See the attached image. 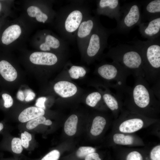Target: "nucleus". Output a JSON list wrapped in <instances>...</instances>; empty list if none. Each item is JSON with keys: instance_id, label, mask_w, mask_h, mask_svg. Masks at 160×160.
Returning <instances> with one entry per match:
<instances>
[{"instance_id": "1", "label": "nucleus", "mask_w": 160, "mask_h": 160, "mask_svg": "<svg viewBox=\"0 0 160 160\" xmlns=\"http://www.w3.org/2000/svg\"><path fill=\"white\" fill-rule=\"evenodd\" d=\"M134 78V85L130 87L123 98V106L130 112L157 119L160 113V100L143 77L138 76Z\"/></svg>"}, {"instance_id": "2", "label": "nucleus", "mask_w": 160, "mask_h": 160, "mask_svg": "<svg viewBox=\"0 0 160 160\" xmlns=\"http://www.w3.org/2000/svg\"><path fill=\"white\" fill-rule=\"evenodd\" d=\"M90 14V7L84 0L73 1L63 6L58 15V28L61 38L69 44L74 43L80 25Z\"/></svg>"}, {"instance_id": "3", "label": "nucleus", "mask_w": 160, "mask_h": 160, "mask_svg": "<svg viewBox=\"0 0 160 160\" xmlns=\"http://www.w3.org/2000/svg\"><path fill=\"white\" fill-rule=\"evenodd\" d=\"M140 51L143 60L144 78L153 85L160 83V38L150 40L131 41Z\"/></svg>"}, {"instance_id": "4", "label": "nucleus", "mask_w": 160, "mask_h": 160, "mask_svg": "<svg viewBox=\"0 0 160 160\" xmlns=\"http://www.w3.org/2000/svg\"><path fill=\"white\" fill-rule=\"evenodd\" d=\"M105 56L119 64L129 75L144 78L143 57L140 51L134 46L118 44L110 48Z\"/></svg>"}, {"instance_id": "5", "label": "nucleus", "mask_w": 160, "mask_h": 160, "mask_svg": "<svg viewBox=\"0 0 160 160\" xmlns=\"http://www.w3.org/2000/svg\"><path fill=\"white\" fill-rule=\"evenodd\" d=\"M98 74L108 81L111 87L116 90L117 94L122 100L128 91L126 80L129 75L119 64L112 61L99 65L97 70Z\"/></svg>"}, {"instance_id": "6", "label": "nucleus", "mask_w": 160, "mask_h": 160, "mask_svg": "<svg viewBox=\"0 0 160 160\" xmlns=\"http://www.w3.org/2000/svg\"><path fill=\"white\" fill-rule=\"evenodd\" d=\"M140 2L134 1L126 3L121 7L117 25L113 29L114 33H128L133 28L142 22Z\"/></svg>"}, {"instance_id": "7", "label": "nucleus", "mask_w": 160, "mask_h": 160, "mask_svg": "<svg viewBox=\"0 0 160 160\" xmlns=\"http://www.w3.org/2000/svg\"><path fill=\"white\" fill-rule=\"evenodd\" d=\"M116 121L114 128L116 132L132 134L156 122L157 119L123 109Z\"/></svg>"}, {"instance_id": "8", "label": "nucleus", "mask_w": 160, "mask_h": 160, "mask_svg": "<svg viewBox=\"0 0 160 160\" xmlns=\"http://www.w3.org/2000/svg\"><path fill=\"white\" fill-rule=\"evenodd\" d=\"M113 33V29L104 27L100 22L92 33L82 53L89 60L97 58L107 47L108 38Z\"/></svg>"}, {"instance_id": "9", "label": "nucleus", "mask_w": 160, "mask_h": 160, "mask_svg": "<svg viewBox=\"0 0 160 160\" xmlns=\"http://www.w3.org/2000/svg\"><path fill=\"white\" fill-rule=\"evenodd\" d=\"M99 16L91 14L82 21L77 31L76 41L80 51L83 52L85 45L93 31L100 23Z\"/></svg>"}, {"instance_id": "10", "label": "nucleus", "mask_w": 160, "mask_h": 160, "mask_svg": "<svg viewBox=\"0 0 160 160\" xmlns=\"http://www.w3.org/2000/svg\"><path fill=\"white\" fill-rule=\"evenodd\" d=\"M95 15H103L117 21L120 15L121 7L118 0H99L96 1Z\"/></svg>"}, {"instance_id": "11", "label": "nucleus", "mask_w": 160, "mask_h": 160, "mask_svg": "<svg viewBox=\"0 0 160 160\" xmlns=\"http://www.w3.org/2000/svg\"><path fill=\"white\" fill-rule=\"evenodd\" d=\"M138 26L141 35L147 40H153L160 38V17L147 22H141Z\"/></svg>"}, {"instance_id": "12", "label": "nucleus", "mask_w": 160, "mask_h": 160, "mask_svg": "<svg viewBox=\"0 0 160 160\" xmlns=\"http://www.w3.org/2000/svg\"><path fill=\"white\" fill-rule=\"evenodd\" d=\"M44 42L40 46V49L49 51L52 49L58 50L64 52L68 49L69 43L62 38H59L49 34L44 33Z\"/></svg>"}, {"instance_id": "13", "label": "nucleus", "mask_w": 160, "mask_h": 160, "mask_svg": "<svg viewBox=\"0 0 160 160\" xmlns=\"http://www.w3.org/2000/svg\"><path fill=\"white\" fill-rule=\"evenodd\" d=\"M143 6L141 22H147L160 17V0H151L140 2Z\"/></svg>"}, {"instance_id": "14", "label": "nucleus", "mask_w": 160, "mask_h": 160, "mask_svg": "<svg viewBox=\"0 0 160 160\" xmlns=\"http://www.w3.org/2000/svg\"><path fill=\"white\" fill-rule=\"evenodd\" d=\"M103 94L102 97L104 103L116 119L123 109V102L121 99L117 94L109 90L106 91Z\"/></svg>"}, {"instance_id": "15", "label": "nucleus", "mask_w": 160, "mask_h": 160, "mask_svg": "<svg viewBox=\"0 0 160 160\" xmlns=\"http://www.w3.org/2000/svg\"><path fill=\"white\" fill-rule=\"evenodd\" d=\"M112 140L116 145L131 147L144 145L140 138L132 134L116 132L113 133Z\"/></svg>"}, {"instance_id": "16", "label": "nucleus", "mask_w": 160, "mask_h": 160, "mask_svg": "<svg viewBox=\"0 0 160 160\" xmlns=\"http://www.w3.org/2000/svg\"><path fill=\"white\" fill-rule=\"evenodd\" d=\"M30 60L32 63L37 65H52L58 61L57 56L52 53L48 52H35L31 55Z\"/></svg>"}, {"instance_id": "17", "label": "nucleus", "mask_w": 160, "mask_h": 160, "mask_svg": "<svg viewBox=\"0 0 160 160\" xmlns=\"http://www.w3.org/2000/svg\"><path fill=\"white\" fill-rule=\"evenodd\" d=\"M55 92L60 97L67 98L74 95L77 88L73 84L67 81H60L56 83L54 87Z\"/></svg>"}, {"instance_id": "18", "label": "nucleus", "mask_w": 160, "mask_h": 160, "mask_svg": "<svg viewBox=\"0 0 160 160\" xmlns=\"http://www.w3.org/2000/svg\"><path fill=\"white\" fill-rule=\"evenodd\" d=\"M21 33L20 26L17 24L10 25L3 32L1 37L2 42L4 44L8 45L18 38Z\"/></svg>"}, {"instance_id": "19", "label": "nucleus", "mask_w": 160, "mask_h": 160, "mask_svg": "<svg viewBox=\"0 0 160 160\" xmlns=\"http://www.w3.org/2000/svg\"><path fill=\"white\" fill-rule=\"evenodd\" d=\"M45 114L43 109L35 107H30L25 109L20 114L18 120L21 122L29 121Z\"/></svg>"}, {"instance_id": "20", "label": "nucleus", "mask_w": 160, "mask_h": 160, "mask_svg": "<svg viewBox=\"0 0 160 160\" xmlns=\"http://www.w3.org/2000/svg\"><path fill=\"white\" fill-rule=\"evenodd\" d=\"M0 73L6 80L14 81L17 77V72L15 68L8 62L2 60L0 62Z\"/></svg>"}, {"instance_id": "21", "label": "nucleus", "mask_w": 160, "mask_h": 160, "mask_svg": "<svg viewBox=\"0 0 160 160\" xmlns=\"http://www.w3.org/2000/svg\"><path fill=\"white\" fill-rule=\"evenodd\" d=\"M106 124L104 117L100 116H96L93 119L90 132L94 136L100 135L103 132Z\"/></svg>"}, {"instance_id": "22", "label": "nucleus", "mask_w": 160, "mask_h": 160, "mask_svg": "<svg viewBox=\"0 0 160 160\" xmlns=\"http://www.w3.org/2000/svg\"><path fill=\"white\" fill-rule=\"evenodd\" d=\"M27 12L29 16L35 17L36 20L39 22L44 23L48 20L49 16L37 7L33 6L29 7L27 9Z\"/></svg>"}, {"instance_id": "23", "label": "nucleus", "mask_w": 160, "mask_h": 160, "mask_svg": "<svg viewBox=\"0 0 160 160\" xmlns=\"http://www.w3.org/2000/svg\"><path fill=\"white\" fill-rule=\"evenodd\" d=\"M78 121V117L75 115H72L68 118L64 127L65 132L67 135L72 136L76 133Z\"/></svg>"}, {"instance_id": "24", "label": "nucleus", "mask_w": 160, "mask_h": 160, "mask_svg": "<svg viewBox=\"0 0 160 160\" xmlns=\"http://www.w3.org/2000/svg\"><path fill=\"white\" fill-rule=\"evenodd\" d=\"M68 71L71 77L74 79L83 77L86 73V70L83 67L75 65H72Z\"/></svg>"}, {"instance_id": "25", "label": "nucleus", "mask_w": 160, "mask_h": 160, "mask_svg": "<svg viewBox=\"0 0 160 160\" xmlns=\"http://www.w3.org/2000/svg\"><path fill=\"white\" fill-rule=\"evenodd\" d=\"M102 97L101 94L98 92H94L89 94L87 97L86 102L91 107L95 106Z\"/></svg>"}, {"instance_id": "26", "label": "nucleus", "mask_w": 160, "mask_h": 160, "mask_svg": "<svg viewBox=\"0 0 160 160\" xmlns=\"http://www.w3.org/2000/svg\"><path fill=\"white\" fill-rule=\"evenodd\" d=\"M95 148L92 147L82 146L78 149L76 152V155L79 158H84L89 154L95 152Z\"/></svg>"}, {"instance_id": "27", "label": "nucleus", "mask_w": 160, "mask_h": 160, "mask_svg": "<svg viewBox=\"0 0 160 160\" xmlns=\"http://www.w3.org/2000/svg\"><path fill=\"white\" fill-rule=\"evenodd\" d=\"M46 120L45 117L41 116L29 121L26 124V127L28 129H34L39 124H43Z\"/></svg>"}, {"instance_id": "28", "label": "nucleus", "mask_w": 160, "mask_h": 160, "mask_svg": "<svg viewBox=\"0 0 160 160\" xmlns=\"http://www.w3.org/2000/svg\"><path fill=\"white\" fill-rule=\"evenodd\" d=\"M21 139L17 137L13 138L11 142V148L12 151L14 153H21L23 150Z\"/></svg>"}, {"instance_id": "29", "label": "nucleus", "mask_w": 160, "mask_h": 160, "mask_svg": "<svg viewBox=\"0 0 160 160\" xmlns=\"http://www.w3.org/2000/svg\"><path fill=\"white\" fill-rule=\"evenodd\" d=\"M125 160H143V157L140 152L137 150H133L127 154Z\"/></svg>"}, {"instance_id": "30", "label": "nucleus", "mask_w": 160, "mask_h": 160, "mask_svg": "<svg viewBox=\"0 0 160 160\" xmlns=\"http://www.w3.org/2000/svg\"><path fill=\"white\" fill-rule=\"evenodd\" d=\"M150 158L151 160H160V145L154 146L150 151Z\"/></svg>"}, {"instance_id": "31", "label": "nucleus", "mask_w": 160, "mask_h": 160, "mask_svg": "<svg viewBox=\"0 0 160 160\" xmlns=\"http://www.w3.org/2000/svg\"><path fill=\"white\" fill-rule=\"evenodd\" d=\"M60 156L59 151L53 150L44 156L41 160H58Z\"/></svg>"}, {"instance_id": "32", "label": "nucleus", "mask_w": 160, "mask_h": 160, "mask_svg": "<svg viewBox=\"0 0 160 160\" xmlns=\"http://www.w3.org/2000/svg\"><path fill=\"white\" fill-rule=\"evenodd\" d=\"M2 97L4 101V106L6 108L11 107L13 105V101L11 96L8 94H2Z\"/></svg>"}, {"instance_id": "33", "label": "nucleus", "mask_w": 160, "mask_h": 160, "mask_svg": "<svg viewBox=\"0 0 160 160\" xmlns=\"http://www.w3.org/2000/svg\"><path fill=\"white\" fill-rule=\"evenodd\" d=\"M47 100L45 97H42L38 98L36 100L35 104L37 107L43 109H45V102Z\"/></svg>"}, {"instance_id": "34", "label": "nucleus", "mask_w": 160, "mask_h": 160, "mask_svg": "<svg viewBox=\"0 0 160 160\" xmlns=\"http://www.w3.org/2000/svg\"><path fill=\"white\" fill-rule=\"evenodd\" d=\"M85 160H101L99 154L96 153L94 152L88 155L85 157Z\"/></svg>"}, {"instance_id": "35", "label": "nucleus", "mask_w": 160, "mask_h": 160, "mask_svg": "<svg viewBox=\"0 0 160 160\" xmlns=\"http://www.w3.org/2000/svg\"><path fill=\"white\" fill-rule=\"evenodd\" d=\"M21 140L22 145L25 148H28L29 145V141L25 137L23 133H22L21 134Z\"/></svg>"}, {"instance_id": "36", "label": "nucleus", "mask_w": 160, "mask_h": 160, "mask_svg": "<svg viewBox=\"0 0 160 160\" xmlns=\"http://www.w3.org/2000/svg\"><path fill=\"white\" fill-rule=\"evenodd\" d=\"M35 97L34 93L31 91L29 92L26 96L25 100L27 102H29L33 100Z\"/></svg>"}, {"instance_id": "37", "label": "nucleus", "mask_w": 160, "mask_h": 160, "mask_svg": "<svg viewBox=\"0 0 160 160\" xmlns=\"http://www.w3.org/2000/svg\"><path fill=\"white\" fill-rule=\"evenodd\" d=\"M17 97L19 100L23 101L25 99L24 94L23 92L21 90L19 91L17 93Z\"/></svg>"}, {"instance_id": "38", "label": "nucleus", "mask_w": 160, "mask_h": 160, "mask_svg": "<svg viewBox=\"0 0 160 160\" xmlns=\"http://www.w3.org/2000/svg\"><path fill=\"white\" fill-rule=\"evenodd\" d=\"M23 134L28 140L29 141L32 139V136L30 134L27 132L25 131Z\"/></svg>"}, {"instance_id": "39", "label": "nucleus", "mask_w": 160, "mask_h": 160, "mask_svg": "<svg viewBox=\"0 0 160 160\" xmlns=\"http://www.w3.org/2000/svg\"><path fill=\"white\" fill-rule=\"evenodd\" d=\"M52 124V121L49 119H47V120H46L43 123V124L44 125H50Z\"/></svg>"}, {"instance_id": "40", "label": "nucleus", "mask_w": 160, "mask_h": 160, "mask_svg": "<svg viewBox=\"0 0 160 160\" xmlns=\"http://www.w3.org/2000/svg\"><path fill=\"white\" fill-rule=\"evenodd\" d=\"M32 91L30 90V89H27L25 90V95H26V96H27V95H28V94L29 92H31Z\"/></svg>"}, {"instance_id": "41", "label": "nucleus", "mask_w": 160, "mask_h": 160, "mask_svg": "<svg viewBox=\"0 0 160 160\" xmlns=\"http://www.w3.org/2000/svg\"><path fill=\"white\" fill-rule=\"evenodd\" d=\"M3 128H4L3 124L2 123L0 122V132L1 131V130H2Z\"/></svg>"}, {"instance_id": "42", "label": "nucleus", "mask_w": 160, "mask_h": 160, "mask_svg": "<svg viewBox=\"0 0 160 160\" xmlns=\"http://www.w3.org/2000/svg\"><path fill=\"white\" fill-rule=\"evenodd\" d=\"M1 3H0V10L1 9Z\"/></svg>"}]
</instances>
